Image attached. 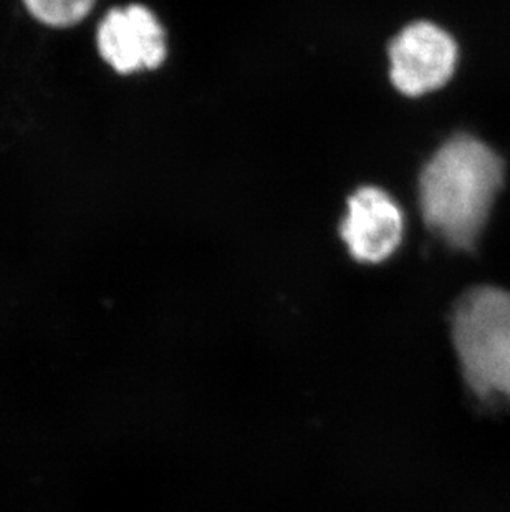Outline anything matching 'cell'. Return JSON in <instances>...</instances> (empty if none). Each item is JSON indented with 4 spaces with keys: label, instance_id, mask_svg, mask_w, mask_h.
Returning a JSON list of instances; mask_svg holds the SVG:
<instances>
[{
    "label": "cell",
    "instance_id": "cell-4",
    "mask_svg": "<svg viewBox=\"0 0 510 512\" xmlns=\"http://www.w3.org/2000/svg\"><path fill=\"white\" fill-rule=\"evenodd\" d=\"M98 52L121 75L153 70L166 58V40L158 17L141 4L106 12L97 35Z\"/></svg>",
    "mask_w": 510,
    "mask_h": 512
},
{
    "label": "cell",
    "instance_id": "cell-1",
    "mask_svg": "<svg viewBox=\"0 0 510 512\" xmlns=\"http://www.w3.org/2000/svg\"><path fill=\"white\" fill-rule=\"evenodd\" d=\"M504 174V161L491 146L466 133L453 136L419 178L424 221L449 246L469 251L486 228Z\"/></svg>",
    "mask_w": 510,
    "mask_h": 512
},
{
    "label": "cell",
    "instance_id": "cell-6",
    "mask_svg": "<svg viewBox=\"0 0 510 512\" xmlns=\"http://www.w3.org/2000/svg\"><path fill=\"white\" fill-rule=\"evenodd\" d=\"M98 0H22L25 9L40 24L50 27L77 25L92 14Z\"/></svg>",
    "mask_w": 510,
    "mask_h": 512
},
{
    "label": "cell",
    "instance_id": "cell-3",
    "mask_svg": "<svg viewBox=\"0 0 510 512\" xmlns=\"http://www.w3.org/2000/svg\"><path fill=\"white\" fill-rule=\"evenodd\" d=\"M390 58L395 87L409 97H419L438 90L453 77L458 47L438 25L416 22L393 40Z\"/></svg>",
    "mask_w": 510,
    "mask_h": 512
},
{
    "label": "cell",
    "instance_id": "cell-2",
    "mask_svg": "<svg viewBox=\"0 0 510 512\" xmlns=\"http://www.w3.org/2000/svg\"><path fill=\"white\" fill-rule=\"evenodd\" d=\"M451 335L472 393L510 401V290L492 285L467 290L454 305Z\"/></svg>",
    "mask_w": 510,
    "mask_h": 512
},
{
    "label": "cell",
    "instance_id": "cell-5",
    "mask_svg": "<svg viewBox=\"0 0 510 512\" xmlns=\"http://www.w3.org/2000/svg\"><path fill=\"white\" fill-rule=\"evenodd\" d=\"M403 228V214L390 194L366 186L348 201L342 236L357 261L376 264L398 249Z\"/></svg>",
    "mask_w": 510,
    "mask_h": 512
}]
</instances>
